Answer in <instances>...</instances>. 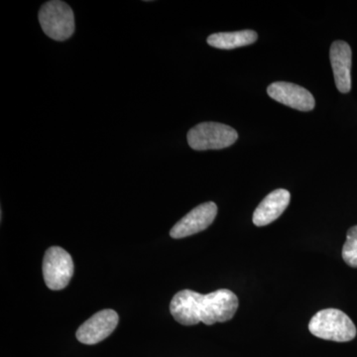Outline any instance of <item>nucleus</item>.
<instances>
[{
  "label": "nucleus",
  "instance_id": "f257e3e1",
  "mask_svg": "<svg viewBox=\"0 0 357 357\" xmlns=\"http://www.w3.org/2000/svg\"><path fill=\"white\" fill-rule=\"evenodd\" d=\"M238 309L236 294L227 289L202 295L192 290L180 291L170 304L173 318L181 325L194 326L199 323L215 325L234 318Z\"/></svg>",
  "mask_w": 357,
  "mask_h": 357
},
{
  "label": "nucleus",
  "instance_id": "f03ea898",
  "mask_svg": "<svg viewBox=\"0 0 357 357\" xmlns=\"http://www.w3.org/2000/svg\"><path fill=\"white\" fill-rule=\"evenodd\" d=\"M309 331L314 337L337 342H351L357 333L351 319L337 309H326L317 312L310 321Z\"/></svg>",
  "mask_w": 357,
  "mask_h": 357
},
{
  "label": "nucleus",
  "instance_id": "7ed1b4c3",
  "mask_svg": "<svg viewBox=\"0 0 357 357\" xmlns=\"http://www.w3.org/2000/svg\"><path fill=\"white\" fill-rule=\"evenodd\" d=\"M39 22L47 36L56 41H65L75 32V16L69 4L51 0L41 6Z\"/></svg>",
  "mask_w": 357,
  "mask_h": 357
},
{
  "label": "nucleus",
  "instance_id": "20e7f679",
  "mask_svg": "<svg viewBox=\"0 0 357 357\" xmlns=\"http://www.w3.org/2000/svg\"><path fill=\"white\" fill-rule=\"evenodd\" d=\"M237 138L238 134L236 129L218 122H202L190 129L187 135L190 147L198 151L231 146Z\"/></svg>",
  "mask_w": 357,
  "mask_h": 357
},
{
  "label": "nucleus",
  "instance_id": "39448f33",
  "mask_svg": "<svg viewBox=\"0 0 357 357\" xmlns=\"http://www.w3.org/2000/svg\"><path fill=\"white\" fill-rule=\"evenodd\" d=\"M74 271L72 256L65 249L53 246L46 251L43 259V277L50 290L59 291L67 287Z\"/></svg>",
  "mask_w": 357,
  "mask_h": 357
},
{
  "label": "nucleus",
  "instance_id": "423d86ee",
  "mask_svg": "<svg viewBox=\"0 0 357 357\" xmlns=\"http://www.w3.org/2000/svg\"><path fill=\"white\" fill-rule=\"evenodd\" d=\"M119 314L114 310H102L84 321L77 331V338L84 344H96L109 337L117 325Z\"/></svg>",
  "mask_w": 357,
  "mask_h": 357
},
{
  "label": "nucleus",
  "instance_id": "0eeeda50",
  "mask_svg": "<svg viewBox=\"0 0 357 357\" xmlns=\"http://www.w3.org/2000/svg\"><path fill=\"white\" fill-rule=\"evenodd\" d=\"M217 215L218 206L213 202L199 204L174 225L170 236L178 239L199 234L210 227Z\"/></svg>",
  "mask_w": 357,
  "mask_h": 357
},
{
  "label": "nucleus",
  "instance_id": "6e6552de",
  "mask_svg": "<svg viewBox=\"0 0 357 357\" xmlns=\"http://www.w3.org/2000/svg\"><path fill=\"white\" fill-rule=\"evenodd\" d=\"M267 93L276 102L300 112H310L316 105L312 93L296 84L276 82L268 86Z\"/></svg>",
  "mask_w": 357,
  "mask_h": 357
},
{
  "label": "nucleus",
  "instance_id": "1a4fd4ad",
  "mask_svg": "<svg viewBox=\"0 0 357 357\" xmlns=\"http://www.w3.org/2000/svg\"><path fill=\"white\" fill-rule=\"evenodd\" d=\"M331 64H332L335 86L338 91L347 93L351 89V48L347 42L335 41L331 46Z\"/></svg>",
  "mask_w": 357,
  "mask_h": 357
},
{
  "label": "nucleus",
  "instance_id": "9d476101",
  "mask_svg": "<svg viewBox=\"0 0 357 357\" xmlns=\"http://www.w3.org/2000/svg\"><path fill=\"white\" fill-rule=\"evenodd\" d=\"M291 195L287 190L278 189L267 195L253 213V223L256 227L270 225L288 208Z\"/></svg>",
  "mask_w": 357,
  "mask_h": 357
},
{
  "label": "nucleus",
  "instance_id": "9b49d317",
  "mask_svg": "<svg viewBox=\"0 0 357 357\" xmlns=\"http://www.w3.org/2000/svg\"><path fill=\"white\" fill-rule=\"evenodd\" d=\"M258 38L257 33L253 30H243L236 32H220L215 33L208 36V44L211 47L222 50H232V49L241 48L248 46L256 42Z\"/></svg>",
  "mask_w": 357,
  "mask_h": 357
},
{
  "label": "nucleus",
  "instance_id": "f8f14e48",
  "mask_svg": "<svg viewBox=\"0 0 357 357\" xmlns=\"http://www.w3.org/2000/svg\"><path fill=\"white\" fill-rule=\"evenodd\" d=\"M342 259L349 266L357 268V225L351 227L342 248Z\"/></svg>",
  "mask_w": 357,
  "mask_h": 357
}]
</instances>
